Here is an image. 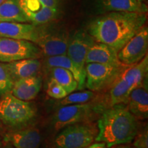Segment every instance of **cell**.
Listing matches in <instances>:
<instances>
[{"instance_id":"cell-1","label":"cell","mask_w":148,"mask_h":148,"mask_svg":"<svg viewBox=\"0 0 148 148\" xmlns=\"http://www.w3.org/2000/svg\"><path fill=\"white\" fill-rule=\"evenodd\" d=\"M147 13L112 12L91 20L86 31L97 42L106 44L119 51L145 25Z\"/></svg>"},{"instance_id":"cell-2","label":"cell","mask_w":148,"mask_h":148,"mask_svg":"<svg viewBox=\"0 0 148 148\" xmlns=\"http://www.w3.org/2000/svg\"><path fill=\"white\" fill-rule=\"evenodd\" d=\"M97 126L95 140L103 142L108 148L131 143L138 130L137 119L125 103L112 105L103 111Z\"/></svg>"},{"instance_id":"cell-3","label":"cell","mask_w":148,"mask_h":148,"mask_svg":"<svg viewBox=\"0 0 148 148\" xmlns=\"http://www.w3.org/2000/svg\"><path fill=\"white\" fill-rule=\"evenodd\" d=\"M147 75L148 56L147 54L138 63L125 68L110 86V106L118 103H126L130 92L147 78Z\"/></svg>"},{"instance_id":"cell-4","label":"cell","mask_w":148,"mask_h":148,"mask_svg":"<svg viewBox=\"0 0 148 148\" xmlns=\"http://www.w3.org/2000/svg\"><path fill=\"white\" fill-rule=\"evenodd\" d=\"M36 116L34 103L18 99L10 92L3 95L0 99V120L11 130L27 126Z\"/></svg>"},{"instance_id":"cell-5","label":"cell","mask_w":148,"mask_h":148,"mask_svg":"<svg viewBox=\"0 0 148 148\" xmlns=\"http://www.w3.org/2000/svg\"><path fill=\"white\" fill-rule=\"evenodd\" d=\"M37 26L38 39L35 44L39 47L42 56L66 54L70 36L66 27L54 21Z\"/></svg>"},{"instance_id":"cell-6","label":"cell","mask_w":148,"mask_h":148,"mask_svg":"<svg viewBox=\"0 0 148 148\" xmlns=\"http://www.w3.org/2000/svg\"><path fill=\"white\" fill-rule=\"evenodd\" d=\"M55 138L56 148H84L95 141L97 126L90 122H81L68 125Z\"/></svg>"},{"instance_id":"cell-7","label":"cell","mask_w":148,"mask_h":148,"mask_svg":"<svg viewBox=\"0 0 148 148\" xmlns=\"http://www.w3.org/2000/svg\"><path fill=\"white\" fill-rule=\"evenodd\" d=\"M127 66L123 64H86L85 87L93 92L104 90L112 86Z\"/></svg>"},{"instance_id":"cell-8","label":"cell","mask_w":148,"mask_h":148,"mask_svg":"<svg viewBox=\"0 0 148 148\" xmlns=\"http://www.w3.org/2000/svg\"><path fill=\"white\" fill-rule=\"evenodd\" d=\"M29 23L40 25L56 21L60 17V0H19Z\"/></svg>"},{"instance_id":"cell-9","label":"cell","mask_w":148,"mask_h":148,"mask_svg":"<svg viewBox=\"0 0 148 148\" xmlns=\"http://www.w3.org/2000/svg\"><path fill=\"white\" fill-rule=\"evenodd\" d=\"M39 47L25 40L0 37V62L8 63L25 58H40Z\"/></svg>"},{"instance_id":"cell-10","label":"cell","mask_w":148,"mask_h":148,"mask_svg":"<svg viewBox=\"0 0 148 148\" xmlns=\"http://www.w3.org/2000/svg\"><path fill=\"white\" fill-rule=\"evenodd\" d=\"M95 40L88 34L86 29H80L70 34L66 54L71 59L86 81L85 59L88 49Z\"/></svg>"},{"instance_id":"cell-11","label":"cell","mask_w":148,"mask_h":148,"mask_svg":"<svg viewBox=\"0 0 148 148\" xmlns=\"http://www.w3.org/2000/svg\"><path fill=\"white\" fill-rule=\"evenodd\" d=\"M148 28L144 25L117 52L118 59L126 66L138 63L147 54Z\"/></svg>"},{"instance_id":"cell-12","label":"cell","mask_w":148,"mask_h":148,"mask_svg":"<svg viewBox=\"0 0 148 148\" xmlns=\"http://www.w3.org/2000/svg\"><path fill=\"white\" fill-rule=\"evenodd\" d=\"M93 112V107L90 103L62 106L53 116V128L60 130L68 125L86 121Z\"/></svg>"},{"instance_id":"cell-13","label":"cell","mask_w":148,"mask_h":148,"mask_svg":"<svg viewBox=\"0 0 148 148\" xmlns=\"http://www.w3.org/2000/svg\"><path fill=\"white\" fill-rule=\"evenodd\" d=\"M3 143H10L14 148H39L41 135L34 127L11 130L3 135Z\"/></svg>"},{"instance_id":"cell-14","label":"cell","mask_w":148,"mask_h":148,"mask_svg":"<svg viewBox=\"0 0 148 148\" xmlns=\"http://www.w3.org/2000/svg\"><path fill=\"white\" fill-rule=\"evenodd\" d=\"M94 7L97 14L112 12H135L147 13V5L138 0H95Z\"/></svg>"},{"instance_id":"cell-15","label":"cell","mask_w":148,"mask_h":148,"mask_svg":"<svg viewBox=\"0 0 148 148\" xmlns=\"http://www.w3.org/2000/svg\"><path fill=\"white\" fill-rule=\"evenodd\" d=\"M0 37L25 40L36 43L38 26L30 23L0 21Z\"/></svg>"},{"instance_id":"cell-16","label":"cell","mask_w":148,"mask_h":148,"mask_svg":"<svg viewBox=\"0 0 148 148\" xmlns=\"http://www.w3.org/2000/svg\"><path fill=\"white\" fill-rule=\"evenodd\" d=\"M148 79L134 88L130 94L125 104L136 119L145 120L148 117Z\"/></svg>"},{"instance_id":"cell-17","label":"cell","mask_w":148,"mask_h":148,"mask_svg":"<svg viewBox=\"0 0 148 148\" xmlns=\"http://www.w3.org/2000/svg\"><path fill=\"white\" fill-rule=\"evenodd\" d=\"M42 85V79L39 75L20 79L14 82L10 93L21 100L30 101L39 93Z\"/></svg>"},{"instance_id":"cell-18","label":"cell","mask_w":148,"mask_h":148,"mask_svg":"<svg viewBox=\"0 0 148 148\" xmlns=\"http://www.w3.org/2000/svg\"><path fill=\"white\" fill-rule=\"evenodd\" d=\"M14 82L18 79L38 75L42 67L39 58H25L5 63Z\"/></svg>"},{"instance_id":"cell-19","label":"cell","mask_w":148,"mask_h":148,"mask_svg":"<svg viewBox=\"0 0 148 148\" xmlns=\"http://www.w3.org/2000/svg\"><path fill=\"white\" fill-rule=\"evenodd\" d=\"M85 62L107 64H121L117 51L106 44L95 41L88 49Z\"/></svg>"},{"instance_id":"cell-20","label":"cell","mask_w":148,"mask_h":148,"mask_svg":"<svg viewBox=\"0 0 148 148\" xmlns=\"http://www.w3.org/2000/svg\"><path fill=\"white\" fill-rule=\"evenodd\" d=\"M43 66L45 69L52 67H60L69 70L73 73L74 77L78 83L77 89L83 90L85 88V79L82 78L78 69L66 54L44 57Z\"/></svg>"},{"instance_id":"cell-21","label":"cell","mask_w":148,"mask_h":148,"mask_svg":"<svg viewBox=\"0 0 148 148\" xmlns=\"http://www.w3.org/2000/svg\"><path fill=\"white\" fill-rule=\"evenodd\" d=\"M0 21L29 23L19 0H5L0 5Z\"/></svg>"},{"instance_id":"cell-22","label":"cell","mask_w":148,"mask_h":148,"mask_svg":"<svg viewBox=\"0 0 148 148\" xmlns=\"http://www.w3.org/2000/svg\"><path fill=\"white\" fill-rule=\"evenodd\" d=\"M46 70L49 73L50 77L58 82L64 88L67 94L77 89L78 83L73 73L69 70L60 67H52Z\"/></svg>"},{"instance_id":"cell-23","label":"cell","mask_w":148,"mask_h":148,"mask_svg":"<svg viewBox=\"0 0 148 148\" xmlns=\"http://www.w3.org/2000/svg\"><path fill=\"white\" fill-rule=\"evenodd\" d=\"M94 97V92L90 90H83L79 92H72L68 94L66 97L60 99V105L66 106V105L79 104V103H88L90 99Z\"/></svg>"},{"instance_id":"cell-24","label":"cell","mask_w":148,"mask_h":148,"mask_svg":"<svg viewBox=\"0 0 148 148\" xmlns=\"http://www.w3.org/2000/svg\"><path fill=\"white\" fill-rule=\"evenodd\" d=\"M14 81L9 74L4 62H0V97L10 92Z\"/></svg>"},{"instance_id":"cell-25","label":"cell","mask_w":148,"mask_h":148,"mask_svg":"<svg viewBox=\"0 0 148 148\" xmlns=\"http://www.w3.org/2000/svg\"><path fill=\"white\" fill-rule=\"evenodd\" d=\"M47 93L56 99H61L68 95L64 88L54 79L49 77L47 84Z\"/></svg>"},{"instance_id":"cell-26","label":"cell","mask_w":148,"mask_h":148,"mask_svg":"<svg viewBox=\"0 0 148 148\" xmlns=\"http://www.w3.org/2000/svg\"><path fill=\"white\" fill-rule=\"evenodd\" d=\"M133 140V147L135 148H148V131L147 125L140 132L138 130L137 134Z\"/></svg>"},{"instance_id":"cell-27","label":"cell","mask_w":148,"mask_h":148,"mask_svg":"<svg viewBox=\"0 0 148 148\" xmlns=\"http://www.w3.org/2000/svg\"><path fill=\"white\" fill-rule=\"evenodd\" d=\"M84 148H108L106 144L103 142H96V143H92L87 147Z\"/></svg>"},{"instance_id":"cell-28","label":"cell","mask_w":148,"mask_h":148,"mask_svg":"<svg viewBox=\"0 0 148 148\" xmlns=\"http://www.w3.org/2000/svg\"><path fill=\"white\" fill-rule=\"evenodd\" d=\"M5 130V125L3 124V123L1 122V120H0V136L4 134Z\"/></svg>"},{"instance_id":"cell-29","label":"cell","mask_w":148,"mask_h":148,"mask_svg":"<svg viewBox=\"0 0 148 148\" xmlns=\"http://www.w3.org/2000/svg\"><path fill=\"white\" fill-rule=\"evenodd\" d=\"M0 148H14V147L10 143H3L2 145L0 146Z\"/></svg>"},{"instance_id":"cell-30","label":"cell","mask_w":148,"mask_h":148,"mask_svg":"<svg viewBox=\"0 0 148 148\" xmlns=\"http://www.w3.org/2000/svg\"><path fill=\"white\" fill-rule=\"evenodd\" d=\"M114 148H135L134 147H132V146H129V145H117L116 147Z\"/></svg>"},{"instance_id":"cell-31","label":"cell","mask_w":148,"mask_h":148,"mask_svg":"<svg viewBox=\"0 0 148 148\" xmlns=\"http://www.w3.org/2000/svg\"><path fill=\"white\" fill-rule=\"evenodd\" d=\"M2 144H3V140L0 138V146L2 145Z\"/></svg>"},{"instance_id":"cell-32","label":"cell","mask_w":148,"mask_h":148,"mask_svg":"<svg viewBox=\"0 0 148 148\" xmlns=\"http://www.w3.org/2000/svg\"><path fill=\"white\" fill-rule=\"evenodd\" d=\"M138 1H140V2H144L145 3V1H147V0H138Z\"/></svg>"},{"instance_id":"cell-33","label":"cell","mask_w":148,"mask_h":148,"mask_svg":"<svg viewBox=\"0 0 148 148\" xmlns=\"http://www.w3.org/2000/svg\"><path fill=\"white\" fill-rule=\"evenodd\" d=\"M4 1H5V0H0V5H1V3H2Z\"/></svg>"}]
</instances>
